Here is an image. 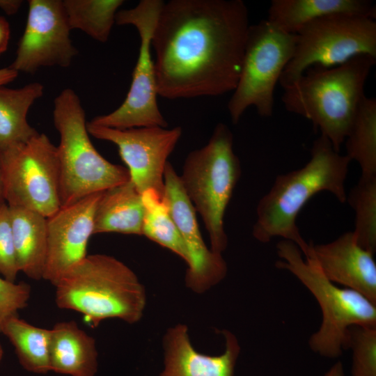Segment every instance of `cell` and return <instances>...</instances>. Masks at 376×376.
<instances>
[{"mask_svg":"<svg viewBox=\"0 0 376 376\" xmlns=\"http://www.w3.org/2000/svg\"><path fill=\"white\" fill-rule=\"evenodd\" d=\"M249 26L242 0L164 2L151 42L158 95L176 100L233 91Z\"/></svg>","mask_w":376,"mask_h":376,"instance_id":"obj_1","label":"cell"},{"mask_svg":"<svg viewBox=\"0 0 376 376\" xmlns=\"http://www.w3.org/2000/svg\"><path fill=\"white\" fill-rule=\"evenodd\" d=\"M336 151L321 135L313 142L311 158L301 168L278 175L256 207L253 237L262 243L281 237L295 243L308 256L310 244L302 237L297 217L310 198L322 191L343 203L347 201L345 182L350 159Z\"/></svg>","mask_w":376,"mask_h":376,"instance_id":"obj_2","label":"cell"},{"mask_svg":"<svg viewBox=\"0 0 376 376\" xmlns=\"http://www.w3.org/2000/svg\"><path fill=\"white\" fill-rule=\"evenodd\" d=\"M375 62L359 55L334 67L312 66L284 88L283 104L310 120L340 152Z\"/></svg>","mask_w":376,"mask_h":376,"instance_id":"obj_3","label":"cell"},{"mask_svg":"<svg viewBox=\"0 0 376 376\" xmlns=\"http://www.w3.org/2000/svg\"><path fill=\"white\" fill-rule=\"evenodd\" d=\"M54 286L57 306L81 313L94 327L109 318L136 323L146 305V290L136 274L107 254L87 255Z\"/></svg>","mask_w":376,"mask_h":376,"instance_id":"obj_4","label":"cell"},{"mask_svg":"<svg viewBox=\"0 0 376 376\" xmlns=\"http://www.w3.org/2000/svg\"><path fill=\"white\" fill-rule=\"evenodd\" d=\"M53 122L60 136L56 148L61 206L130 180L126 167L111 163L93 145L85 111L72 89L63 90L55 98Z\"/></svg>","mask_w":376,"mask_h":376,"instance_id":"obj_5","label":"cell"},{"mask_svg":"<svg viewBox=\"0 0 376 376\" xmlns=\"http://www.w3.org/2000/svg\"><path fill=\"white\" fill-rule=\"evenodd\" d=\"M281 260L275 266L292 273L311 292L321 309L322 322L308 340L311 350L334 359L345 350L347 331L352 326H376V304L361 293L340 288L329 281L312 258H303L292 242L276 244Z\"/></svg>","mask_w":376,"mask_h":376,"instance_id":"obj_6","label":"cell"},{"mask_svg":"<svg viewBox=\"0 0 376 376\" xmlns=\"http://www.w3.org/2000/svg\"><path fill=\"white\" fill-rule=\"evenodd\" d=\"M241 175L230 128L218 123L208 142L190 152L184 162L182 188L205 224L211 250L222 254L228 246L224 218Z\"/></svg>","mask_w":376,"mask_h":376,"instance_id":"obj_7","label":"cell"},{"mask_svg":"<svg viewBox=\"0 0 376 376\" xmlns=\"http://www.w3.org/2000/svg\"><path fill=\"white\" fill-rule=\"evenodd\" d=\"M295 42L296 34L280 30L267 19L249 26L240 77L227 107L233 124L250 107L262 117L272 116L275 87L293 56Z\"/></svg>","mask_w":376,"mask_h":376,"instance_id":"obj_8","label":"cell"},{"mask_svg":"<svg viewBox=\"0 0 376 376\" xmlns=\"http://www.w3.org/2000/svg\"><path fill=\"white\" fill-rule=\"evenodd\" d=\"M359 55L376 58L375 19L343 13L316 19L296 33L293 56L279 82L284 89L312 66L334 67Z\"/></svg>","mask_w":376,"mask_h":376,"instance_id":"obj_9","label":"cell"},{"mask_svg":"<svg viewBox=\"0 0 376 376\" xmlns=\"http://www.w3.org/2000/svg\"><path fill=\"white\" fill-rule=\"evenodd\" d=\"M164 3L162 0H141L134 8L118 11L116 24L132 25L139 33V56L123 102L112 112L95 117L90 123L119 130L167 127L168 123L157 104V84L151 43Z\"/></svg>","mask_w":376,"mask_h":376,"instance_id":"obj_10","label":"cell"},{"mask_svg":"<svg viewBox=\"0 0 376 376\" xmlns=\"http://www.w3.org/2000/svg\"><path fill=\"white\" fill-rule=\"evenodd\" d=\"M4 198L8 206L47 218L61 207L57 148L45 134L0 150Z\"/></svg>","mask_w":376,"mask_h":376,"instance_id":"obj_11","label":"cell"},{"mask_svg":"<svg viewBox=\"0 0 376 376\" xmlns=\"http://www.w3.org/2000/svg\"><path fill=\"white\" fill-rule=\"evenodd\" d=\"M88 134L115 144L130 180L142 194L152 189L164 196V174L168 157L181 135L180 127H142L119 130L87 123Z\"/></svg>","mask_w":376,"mask_h":376,"instance_id":"obj_12","label":"cell"},{"mask_svg":"<svg viewBox=\"0 0 376 376\" xmlns=\"http://www.w3.org/2000/svg\"><path fill=\"white\" fill-rule=\"evenodd\" d=\"M27 21L16 56L9 66L33 73L42 67L70 65L77 50L70 38L61 0H29Z\"/></svg>","mask_w":376,"mask_h":376,"instance_id":"obj_13","label":"cell"},{"mask_svg":"<svg viewBox=\"0 0 376 376\" xmlns=\"http://www.w3.org/2000/svg\"><path fill=\"white\" fill-rule=\"evenodd\" d=\"M164 198L189 256L185 275L186 285L196 293H203L225 278L227 264L222 254L213 252L203 241L196 211L182 188L179 175L169 162L164 171Z\"/></svg>","mask_w":376,"mask_h":376,"instance_id":"obj_14","label":"cell"},{"mask_svg":"<svg viewBox=\"0 0 376 376\" xmlns=\"http://www.w3.org/2000/svg\"><path fill=\"white\" fill-rule=\"evenodd\" d=\"M103 192L61 206L47 218V254L42 279L54 285L87 256L94 214Z\"/></svg>","mask_w":376,"mask_h":376,"instance_id":"obj_15","label":"cell"},{"mask_svg":"<svg viewBox=\"0 0 376 376\" xmlns=\"http://www.w3.org/2000/svg\"><path fill=\"white\" fill-rule=\"evenodd\" d=\"M373 254L358 244L352 231L328 243H310L306 258H313L331 282L355 290L376 304V263Z\"/></svg>","mask_w":376,"mask_h":376,"instance_id":"obj_16","label":"cell"},{"mask_svg":"<svg viewBox=\"0 0 376 376\" xmlns=\"http://www.w3.org/2000/svg\"><path fill=\"white\" fill-rule=\"evenodd\" d=\"M221 334L224 351L211 356L194 348L185 324L169 328L163 337L164 368L159 376H234L240 345L230 331L224 329Z\"/></svg>","mask_w":376,"mask_h":376,"instance_id":"obj_17","label":"cell"},{"mask_svg":"<svg viewBox=\"0 0 376 376\" xmlns=\"http://www.w3.org/2000/svg\"><path fill=\"white\" fill-rule=\"evenodd\" d=\"M50 329V371L95 376L98 367L95 339L72 320L57 322Z\"/></svg>","mask_w":376,"mask_h":376,"instance_id":"obj_18","label":"cell"},{"mask_svg":"<svg viewBox=\"0 0 376 376\" xmlns=\"http://www.w3.org/2000/svg\"><path fill=\"white\" fill-rule=\"evenodd\" d=\"M338 13L375 19L376 6L369 0H272L267 19L280 30L296 34L313 20Z\"/></svg>","mask_w":376,"mask_h":376,"instance_id":"obj_19","label":"cell"},{"mask_svg":"<svg viewBox=\"0 0 376 376\" xmlns=\"http://www.w3.org/2000/svg\"><path fill=\"white\" fill-rule=\"evenodd\" d=\"M143 217L141 194L130 180L103 191L95 211L93 235H142Z\"/></svg>","mask_w":376,"mask_h":376,"instance_id":"obj_20","label":"cell"},{"mask_svg":"<svg viewBox=\"0 0 376 376\" xmlns=\"http://www.w3.org/2000/svg\"><path fill=\"white\" fill-rule=\"evenodd\" d=\"M19 271L42 279L47 254V218L35 211L9 206Z\"/></svg>","mask_w":376,"mask_h":376,"instance_id":"obj_21","label":"cell"},{"mask_svg":"<svg viewBox=\"0 0 376 376\" xmlns=\"http://www.w3.org/2000/svg\"><path fill=\"white\" fill-rule=\"evenodd\" d=\"M43 93L39 82L19 88L0 86V150L26 142L38 133L28 123L27 113Z\"/></svg>","mask_w":376,"mask_h":376,"instance_id":"obj_22","label":"cell"},{"mask_svg":"<svg viewBox=\"0 0 376 376\" xmlns=\"http://www.w3.org/2000/svg\"><path fill=\"white\" fill-rule=\"evenodd\" d=\"M0 333L9 339L24 369L38 374L50 371L51 329L34 326L15 315L3 322Z\"/></svg>","mask_w":376,"mask_h":376,"instance_id":"obj_23","label":"cell"},{"mask_svg":"<svg viewBox=\"0 0 376 376\" xmlns=\"http://www.w3.org/2000/svg\"><path fill=\"white\" fill-rule=\"evenodd\" d=\"M347 154L361 175H376V99L366 95L355 112L345 139ZM344 141V142H345Z\"/></svg>","mask_w":376,"mask_h":376,"instance_id":"obj_24","label":"cell"},{"mask_svg":"<svg viewBox=\"0 0 376 376\" xmlns=\"http://www.w3.org/2000/svg\"><path fill=\"white\" fill-rule=\"evenodd\" d=\"M141 198L144 207L142 235L171 251L188 265L187 249L164 196L149 189L141 194Z\"/></svg>","mask_w":376,"mask_h":376,"instance_id":"obj_25","label":"cell"},{"mask_svg":"<svg viewBox=\"0 0 376 376\" xmlns=\"http://www.w3.org/2000/svg\"><path fill=\"white\" fill-rule=\"evenodd\" d=\"M123 3V0L63 1L70 29H79L100 42L108 40Z\"/></svg>","mask_w":376,"mask_h":376,"instance_id":"obj_26","label":"cell"},{"mask_svg":"<svg viewBox=\"0 0 376 376\" xmlns=\"http://www.w3.org/2000/svg\"><path fill=\"white\" fill-rule=\"evenodd\" d=\"M355 212L353 234L358 244L373 253L376 251V175H361L347 196Z\"/></svg>","mask_w":376,"mask_h":376,"instance_id":"obj_27","label":"cell"},{"mask_svg":"<svg viewBox=\"0 0 376 376\" xmlns=\"http://www.w3.org/2000/svg\"><path fill=\"white\" fill-rule=\"evenodd\" d=\"M345 349L352 352V376H376V326L350 327Z\"/></svg>","mask_w":376,"mask_h":376,"instance_id":"obj_28","label":"cell"},{"mask_svg":"<svg viewBox=\"0 0 376 376\" xmlns=\"http://www.w3.org/2000/svg\"><path fill=\"white\" fill-rule=\"evenodd\" d=\"M19 272L9 206L4 202L0 204V276L15 282Z\"/></svg>","mask_w":376,"mask_h":376,"instance_id":"obj_29","label":"cell"},{"mask_svg":"<svg viewBox=\"0 0 376 376\" xmlns=\"http://www.w3.org/2000/svg\"><path fill=\"white\" fill-rule=\"evenodd\" d=\"M31 286L24 282H10L0 276V332L3 322L28 305Z\"/></svg>","mask_w":376,"mask_h":376,"instance_id":"obj_30","label":"cell"},{"mask_svg":"<svg viewBox=\"0 0 376 376\" xmlns=\"http://www.w3.org/2000/svg\"><path fill=\"white\" fill-rule=\"evenodd\" d=\"M10 36V25L3 17L0 15V55L7 49Z\"/></svg>","mask_w":376,"mask_h":376,"instance_id":"obj_31","label":"cell"},{"mask_svg":"<svg viewBox=\"0 0 376 376\" xmlns=\"http://www.w3.org/2000/svg\"><path fill=\"white\" fill-rule=\"evenodd\" d=\"M22 1L19 0H0V9L7 15L15 14L19 9Z\"/></svg>","mask_w":376,"mask_h":376,"instance_id":"obj_32","label":"cell"},{"mask_svg":"<svg viewBox=\"0 0 376 376\" xmlns=\"http://www.w3.org/2000/svg\"><path fill=\"white\" fill-rule=\"evenodd\" d=\"M18 75V72L9 67L0 69V86L12 82Z\"/></svg>","mask_w":376,"mask_h":376,"instance_id":"obj_33","label":"cell"},{"mask_svg":"<svg viewBox=\"0 0 376 376\" xmlns=\"http://www.w3.org/2000/svg\"><path fill=\"white\" fill-rule=\"evenodd\" d=\"M324 376H344L343 366L340 361L334 363Z\"/></svg>","mask_w":376,"mask_h":376,"instance_id":"obj_34","label":"cell"},{"mask_svg":"<svg viewBox=\"0 0 376 376\" xmlns=\"http://www.w3.org/2000/svg\"><path fill=\"white\" fill-rule=\"evenodd\" d=\"M4 202H6L5 198H4V187H3L1 162H0V204Z\"/></svg>","mask_w":376,"mask_h":376,"instance_id":"obj_35","label":"cell"},{"mask_svg":"<svg viewBox=\"0 0 376 376\" xmlns=\"http://www.w3.org/2000/svg\"><path fill=\"white\" fill-rule=\"evenodd\" d=\"M3 347L1 346V344L0 343V363H1V360L3 359Z\"/></svg>","mask_w":376,"mask_h":376,"instance_id":"obj_36","label":"cell"}]
</instances>
